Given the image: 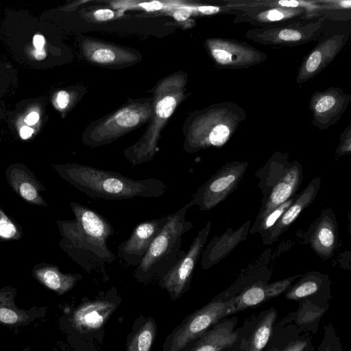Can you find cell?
Instances as JSON below:
<instances>
[{
  "instance_id": "21",
  "label": "cell",
  "mask_w": 351,
  "mask_h": 351,
  "mask_svg": "<svg viewBox=\"0 0 351 351\" xmlns=\"http://www.w3.org/2000/svg\"><path fill=\"white\" fill-rule=\"evenodd\" d=\"M314 349L309 332H300L290 326L276 322L263 351H309Z\"/></svg>"
},
{
  "instance_id": "14",
  "label": "cell",
  "mask_w": 351,
  "mask_h": 351,
  "mask_svg": "<svg viewBox=\"0 0 351 351\" xmlns=\"http://www.w3.org/2000/svg\"><path fill=\"white\" fill-rule=\"evenodd\" d=\"M321 186L319 178H313L288 207L276 223L267 232L261 235L265 245H271L285 233L289 226L315 199Z\"/></svg>"
},
{
  "instance_id": "15",
  "label": "cell",
  "mask_w": 351,
  "mask_h": 351,
  "mask_svg": "<svg viewBox=\"0 0 351 351\" xmlns=\"http://www.w3.org/2000/svg\"><path fill=\"white\" fill-rule=\"evenodd\" d=\"M301 276H293L271 283L258 281L252 284L235 296L234 313L255 307L285 293Z\"/></svg>"
},
{
  "instance_id": "20",
  "label": "cell",
  "mask_w": 351,
  "mask_h": 351,
  "mask_svg": "<svg viewBox=\"0 0 351 351\" xmlns=\"http://www.w3.org/2000/svg\"><path fill=\"white\" fill-rule=\"evenodd\" d=\"M116 308L110 301L95 300L84 302L73 313L72 323L80 332H88L99 329Z\"/></svg>"
},
{
  "instance_id": "3",
  "label": "cell",
  "mask_w": 351,
  "mask_h": 351,
  "mask_svg": "<svg viewBox=\"0 0 351 351\" xmlns=\"http://www.w3.org/2000/svg\"><path fill=\"white\" fill-rule=\"evenodd\" d=\"M76 220L69 230L70 244L76 261L88 272L116 260L107 241L114 234L110 222L98 212L74 204Z\"/></svg>"
},
{
  "instance_id": "12",
  "label": "cell",
  "mask_w": 351,
  "mask_h": 351,
  "mask_svg": "<svg viewBox=\"0 0 351 351\" xmlns=\"http://www.w3.org/2000/svg\"><path fill=\"white\" fill-rule=\"evenodd\" d=\"M303 180V170L298 162H291L281 178L273 186L266 197L249 233L252 234L261 220L271 210L296 195Z\"/></svg>"
},
{
  "instance_id": "44",
  "label": "cell",
  "mask_w": 351,
  "mask_h": 351,
  "mask_svg": "<svg viewBox=\"0 0 351 351\" xmlns=\"http://www.w3.org/2000/svg\"><path fill=\"white\" fill-rule=\"evenodd\" d=\"M223 351H226V350H223Z\"/></svg>"
},
{
  "instance_id": "13",
  "label": "cell",
  "mask_w": 351,
  "mask_h": 351,
  "mask_svg": "<svg viewBox=\"0 0 351 351\" xmlns=\"http://www.w3.org/2000/svg\"><path fill=\"white\" fill-rule=\"evenodd\" d=\"M167 219V215L138 224L130 237L119 244L117 252L120 259L129 266L136 267Z\"/></svg>"
},
{
  "instance_id": "32",
  "label": "cell",
  "mask_w": 351,
  "mask_h": 351,
  "mask_svg": "<svg viewBox=\"0 0 351 351\" xmlns=\"http://www.w3.org/2000/svg\"><path fill=\"white\" fill-rule=\"evenodd\" d=\"M21 196L27 200H33L37 195L35 188L27 182L23 183L20 186Z\"/></svg>"
},
{
  "instance_id": "41",
  "label": "cell",
  "mask_w": 351,
  "mask_h": 351,
  "mask_svg": "<svg viewBox=\"0 0 351 351\" xmlns=\"http://www.w3.org/2000/svg\"><path fill=\"white\" fill-rule=\"evenodd\" d=\"M33 55L34 58L38 60H42L46 58V52L45 51L42 49H35L33 52Z\"/></svg>"
},
{
  "instance_id": "35",
  "label": "cell",
  "mask_w": 351,
  "mask_h": 351,
  "mask_svg": "<svg viewBox=\"0 0 351 351\" xmlns=\"http://www.w3.org/2000/svg\"><path fill=\"white\" fill-rule=\"evenodd\" d=\"M56 101L60 109L66 108L70 101L69 94L66 90L59 91L56 96Z\"/></svg>"
},
{
  "instance_id": "10",
  "label": "cell",
  "mask_w": 351,
  "mask_h": 351,
  "mask_svg": "<svg viewBox=\"0 0 351 351\" xmlns=\"http://www.w3.org/2000/svg\"><path fill=\"white\" fill-rule=\"evenodd\" d=\"M277 317V311L274 307L252 315L239 328L237 341L226 351H263Z\"/></svg>"
},
{
  "instance_id": "8",
  "label": "cell",
  "mask_w": 351,
  "mask_h": 351,
  "mask_svg": "<svg viewBox=\"0 0 351 351\" xmlns=\"http://www.w3.org/2000/svg\"><path fill=\"white\" fill-rule=\"evenodd\" d=\"M208 221L193 239L187 252L171 268L160 278V285L166 289L172 298H178L189 287L193 274L211 229Z\"/></svg>"
},
{
  "instance_id": "29",
  "label": "cell",
  "mask_w": 351,
  "mask_h": 351,
  "mask_svg": "<svg viewBox=\"0 0 351 351\" xmlns=\"http://www.w3.org/2000/svg\"><path fill=\"white\" fill-rule=\"evenodd\" d=\"M322 61L321 53L318 51H313L307 60L306 63V69L308 72L315 71L320 64Z\"/></svg>"
},
{
  "instance_id": "18",
  "label": "cell",
  "mask_w": 351,
  "mask_h": 351,
  "mask_svg": "<svg viewBox=\"0 0 351 351\" xmlns=\"http://www.w3.org/2000/svg\"><path fill=\"white\" fill-rule=\"evenodd\" d=\"M223 318L197 339L191 351H223L231 347L239 336L238 318Z\"/></svg>"
},
{
  "instance_id": "28",
  "label": "cell",
  "mask_w": 351,
  "mask_h": 351,
  "mask_svg": "<svg viewBox=\"0 0 351 351\" xmlns=\"http://www.w3.org/2000/svg\"><path fill=\"white\" fill-rule=\"evenodd\" d=\"M16 232V229L14 225L0 210V237L10 239L14 237Z\"/></svg>"
},
{
  "instance_id": "23",
  "label": "cell",
  "mask_w": 351,
  "mask_h": 351,
  "mask_svg": "<svg viewBox=\"0 0 351 351\" xmlns=\"http://www.w3.org/2000/svg\"><path fill=\"white\" fill-rule=\"evenodd\" d=\"M40 277L47 287L59 293H63L71 289L81 276L62 275L55 270L48 269Z\"/></svg>"
},
{
  "instance_id": "37",
  "label": "cell",
  "mask_w": 351,
  "mask_h": 351,
  "mask_svg": "<svg viewBox=\"0 0 351 351\" xmlns=\"http://www.w3.org/2000/svg\"><path fill=\"white\" fill-rule=\"evenodd\" d=\"M44 37L40 34H36L33 38V44L36 49H42L45 45Z\"/></svg>"
},
{
  "instance_id": "42",
  "label": "cell",
  "mask_w": 351,
  "mask_h": 351,
  "mask_svg": "<svg viewBox=\"0 0 351 351\" xmlns=\"http://www.w3.org/2000/svg\"><path fill=\"white\" fill-rule=\"evenodd\" d=\"M279 4L285 7H296L299 5V3L297 1L291 0H281L279 1Z\"/></svg>"
},
{
  "instance_id": "40",
  "label": "cell",
  "mask_w": 351,
  "mask_h": 351,
  "mask_svg": "<svg viewBox=\"0 0 351 351\" xmlns=\"http://www.w3.org/2000/svg\"><path fill=\"white\" fill-rule=\"evenodd\" d=\"M34 133V130L29 126H23L20 130V136L25 140L29 138Z\"/></svg>"
},
{
  "instance_id": "34",
  "label": "cell",
  "mask_w": 351,
  "mask_h": 351,
  "mask_svg": "<svg viewBox=\"0 0 351 351\" xmlns=\"http://www.w3.org/2000/svg\"><path fill=\"white\" fill-rule=\"evenodd\" d=\"M280 39L287 41L298 40L301 38V34L295 30L292 29H284L279 34Z\"/></svg>"
},
{
  "instance_id": "36",
  "label": "cell",
  "mask_w": 351,
  "mask_h": 351,
  "mask_svg": "<svg viewBox=\"0 0 351 351\" xmlns=\"http://www.w3.org/2000/svg\"><path fill=\"white\" fill-rule=\"evenodd\" d=\"M198 11L204 14H213L218 12L219 8L217 6L202 5L197 8Z\"/></svg>"
},
{
  "instance_id": "17",
  "label": "cell",
  "mask_w": 351,
  "mask_h": 351,
  "mask_svg": "<svg viewBox=\"0 0 351 351\" xmlns=\"http://www.w3.org/2000/svg\"><path fill=\"white\" fill-rule=\"evenodd\" d=\"M251 223L248 220L236 230L228 228L221 236L215 237L202 252V267L204 269L210 268L228 255L239 243L246 239Z\"/></svg>"
},
{
  "instance_id": "11",
  "label": "cell",
  "mask_w": 351,
  "mask_h": 351,
  "mask_svg": "<svg viewBox=\"0 0 351 351\" xmlns=\"http://www.w3.org/2000/svg\"><path fill=\"white\" fill-rule=\"evenodd\" d=\"M82 51L88 61L110 68L131 66L141 60V53L136 50L93 38L82 41Z\"/></svg>"
},
{
  "instance_id": "16",
  "label": "cell",
  "mask_w": 351,
  "mask_h": 351,
  "mask_svg": "<svg viewBox=\"0 0 351 351\" xmlns=\"http://www.w3.org/2000/svg\"><path fill=\"white\" fill-rule=\"evenodd\" d=\"M285 297L291 301L306 299L329 304L332 298L330 278L319 271L306 273L285 292Z\"/></svg>"
},
{
  "instance_id": "39",
  "label": "cell",
  "mask_w": 351,
  "mask_h": 351,
  "mask_svg": "<svg viewBox=\"0 0 351 351\" xmlns=\"http://www.w3.org/2000/svg\"><path fill=\"white\" fill-rule=\"evenodd\" d=\"M267 17L270 21H279L284 17V14L279 10H272L268 12Z\"/></svg>"
},
{
  "instance_id": "1",
  "label": "cell",
  "mask_w": 351,
  "mask_h": 351,
  "mask_svg": "<svg viewBox=\"0 0 351 351\" xmlns=\"http://www.w3.org/2000/svg\"><path fill=\"white\" fill-rule=\"evenodd\" d=\"M186 77L183 71H176L152 89V112L147 127L140 138L123 151L124 157L133 166L152 161L158 152L162 131L184 99Z\"/></svg>"
},
{
  "instance_id": "19",
  "label": "cell",
  "mask_w": 351,
  "mask_h": 351,
  "mask_svg": "<svg viewBox=\"0 0 351 351\" xmlns=\"http://www.w3.org/2000/svg\"><path fill=\"white\" fill-rule=\"evenodd\" d=\"M298 309L289 313L280 322V325L290 326L300 332L316 334L321 318L329 308V304L311 300H300Z\"/></svg>"
},
{
  "instance_id": "2",
  "label": "cell",
  "mask_w": 351,
  "mask_h": 351,
  "mask_svg": "<svg viewBox=\"0 0 351 351\" xmlns=\"http://www.w3.org/2000/svg\"><path fill=\"white\" fill-rule=\"evenodd\" d=\"M75 186L88 197L106 200H123L134 197L157 198L167 191L160 180L149 178L134 180L119 172L75 165L67 171Z\"/></svg>"
},
{
  "instance_id": "24",
  "label": "cell",
  "mask_w": 351,
  "mask_h": 351,
  "mask_svg": "<svg viewBox=\"0 0 351 351\" xmlns=\"http://www.w3.org/2000/svg\"><path fill=\"white\" fill-rule=\"evenodd\" d=\"M26 312L17 308L12 301L4 295H0V322L14 325L21 324L27 319Z\"/></svg>"
},
{
  "instance_id": "5",
  "label": "cell",
  "mask_w": 351,
  "mask_h": 351,
  "mask_svg": "<svg viewBox=\"0 0 351 351\" xmlns=\"http://www.w3.org/2000/svg\"><path fill=\"white\" fill-rule=\"evenodd\" d=\"M152 112V97L128 101L117 110L92 122L82 141L91 147L109 145L148 123Z\"/></svg>"
},
{
  "instance_id": "43",
  "label": "cell",
  "mask_w": 351,
  "mask_h": 351,
  "mask_svg": "<svg viewBox=\"0 0 351 351\" xmlns=\"http://www.w3.org/2000/svg\"><path fill=\"white\" fill-rule=\"evenodd\" d=\"M309 351H315V350H314V349H312V350H309Z\"/></svg>"
},
{
  "instance_id": "38",
  "label": "cell",
  "mask_w": 351,
  "mask_h": 351,
  "mask_svg": "<svg viewBox=\"0 0 351 351\" xmlns=\"http://www.w3.org/2000/svg\"><path fill=\"white\" fill-rule=\"evenodd\" d=\"M38 120L39 114L36 112H32L25 117L24 121L27 125H32L36 124Z\"/></svg>"
},
{
  "instance_id": "27",
  "label": "cell",
  "mask_w": 351,
  "mask_h": 351,
  "mask_svg": "<svg viewBox=\"0 0 351 351\" xmlns=\"http://www.w3.org/2000/svg\"><path fill=\"white\" fill-rule=\"evenodd\" d=\"M230 129L225 125H218L211 129L200 143L198 151L208 146L219 147L223 145L229 138Z\"/></svg>"
},
{
  "instance_id": "31",
  "label": "cell",
  "mask_w": 351,
  "mask_h": 351,
  "mask_svg": "<svg viewBox=\"0 0 351 351\" xmlns=\"http://www.w3.org/2000/svg\"><path fill=\"white\" fill-rule=\"evenodd\" d=\"M335 104V99L332 96H324L320 99L316 106L315 109L318 112L322 113L331 108Z\"/></svg>"
},
{
  "instance_id": "22",
  "label": "cell",
  "mask_w": 351,
  "mask_h": 351,
  "mask_svg": "<svg viewBox=\"0 0 351 351\" xmlns=\"http://www.w3.org/2000/svg\"><path fill=\"white\" fill-rule=\"evenodd\" d=\"M155 337L154 322L152 319H149L131 339L127 351H151Z\"/></svg>"
},
{
  "instance_id": "6",
  "label": "cell",
  "mask_w": 351,
  "mask_h": 351,
  "mask_svg": "<svg viewBox=\"0 0 351 351\" xmlns=\"http://www.w3.org/2000/svg\"><path fill=\"white\" fill-rule=\"evenodd\" d=\"M235 297L223 300L216 296L206 305L190 315L176 332L171 351H180L200 337L220 320L234 314Z\"/></svg>"
},
{
  "instance_id": "9",
  "label": "cell",
  "mask_w": 351,
  "mask_h": 351,
  "mask_svg": "<svg viewBox=\"0 0 351 351\" xmlns=\"http://www.w3.org/2000/svg\"><path fill=\"white\" fill-rule=\"evenodd\" d=\"M296 235L303 244L309 245L317 256L330 258L339 246L338 225L334 212L330 208L322 210L306 230H299Z\"/></svg>"
},
{
  "instance_id": "4",
  "label": "cell",
  "mask_w": 351,
  "mask_h": 351,
  "mask_svg": "<svg viewBox=\"0 0 351 351\" xmlns=\"http://www.w3.org/2000/svg\"><path fill=\"white\" fill-rule=\"evenodd\" d=\"M184 204L176 212L167 215V219L154 238L148 250L136 267L134 276L145 280L154 274L163 276L184 254L181 250L182 236L193 228L186 220L189 209Z\"/></svg>"
},
{
  "instance_id": "30",
  "label": "cell",
  "mask_w": 351,
  "mask_h": 351,
  "mask_svg": "<svg viewBox=\"0 0 351 351\" xmlns=\"http://www.w3.org/2000/svg\"><path fill=\"white\" fill-rule=\"evenodd\" d=\"M211 53L213 58L221 64H227L231 61V54L221 48H214L211 50Z\"/></svg>"
},
{
  "instance_id": "26",
  "label": "cell",
  "mask_w": 351,
  "mask_h": 351,
  "mask_svg": "<svg viewBox=\"0 0 351 351\" xmlns=\"http://www.w3.org/2000/svg\"><path fill=\"white\" fill-rule=\"evenodd\" d=\"M317 351H343L341 339L331 322L324 326L322 339Z\"/></svg>"
},
{
  "instance_id": "25",
  "label": "cell",
  "mask_w": 351,
  "mask_h": 351,
  "mask_svg": "<svg viewBox=\"0 0 351 351\" xmlns=\"http://www.w3.org/2000/svg\"><path fill=\"white\" fill-rule=\"evenodd\" d=\"M297 194L293 195L289 199L278 206L277 208L269 213L260 222L257 228L253 232L254 234H259L260 235L269 231L276 223L282 215L293 203L295 199Z\"/></svg>"
},
{
  "instance_id": "7",
  "label": "cell",
  "mask_w": 351,
  "mask_h": 351,
  "mask_svg": "<svg viewBox=\"0 0 351 351\" xmlns=\"http://www.w3.org/2000/svg\"><path fill=\"white\" fill-rule=\"evenodd\" d=\"M246 162H230L217 170L200 186L188 203L199 210L206 211L217 206L238 186L247 169Z\"/></svg>"
},
{
  "instance_id": "33",
  "label": "cell",
  "mask_w": 351,
  "mask_h": 351,
  "mask_svg": "<svg viewBox=\"0 0 351 351\" xmlns=\"http://www.w3.org/2000/svg\"><path fill=\"white\" fill-rule=\"evenodd\" d=\"M114 16V11L107 8L98 9L93 13V18L97 21H106Z\"/></svg>"
}]
</instances>
